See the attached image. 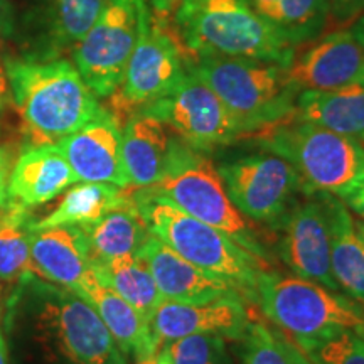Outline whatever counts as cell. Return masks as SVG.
<instances>
[{"label":"cell","mask_w":364,"mask_h":364,"mask_svg":"<svg viewBox=\"0 0 364 364\" xmlns=\"http://www.w3.org/2000/svg\"><path fill=\"white\" fill-rule=\"evenodd\" d=\"M6 70L29 145L61 142L105 110L66 59H7Z\"/></svg>","instance_id":"obj_1"},{"label":"cell","mask_w":364,"mask_h":364,"mask_svg":"<svg viewBox=\"0 0 364 364\" xmlns=\"http://www.w3.org/2000/svg\"><path fill=\"white\" fill-rule=\"evenodd\" d=\"M186 66L216 93L243 135L279 125L295 115L299 88L289 66L218 54H184Z\"/></svg>","instance_id":"obj_2"},{"label":"cell","mask_w":364,"mask_h":364,"mask_svg":"<svg viewBox=\"0 0 364 364\" xmlns=\"http://www.w3.org/2000/svg\"><path fill=\"white\" fill-rule=\"evenodd\" d=\"M132 199L150 235L209 275L228 282L243 299L257 300L258 275L270 270L265 262L166 199L140 191Z\"/></svg>","instance_id":"obj_3"},{"label":"cell","mask_w":364,"mask_h":364,"mask_svg":"<svg viewBox=\"0 0 364 364\" xmlns=\"http://www.w3.org/2000/svg\"><path fill=\"white\" fill-rule=\"evenodd\" d=\"M176 36L184 54H218L290 66L295 48L282 39L245 0H181Z\"/></svg>","instance_id":"obj_4"},{"label":"cell","mask_w":364,"mask_h":364,"mask_svg":"<svg viewBox=\"0 0 364 364\" xmlns=\"http://www.w3.org/2000/svg\"><path fill=\"white\" fill-rule=\"evenodd\" d=\"M27 307L38 339L63 364H108L118 351L88 300L65 287L26 275Z\"/></svg>","instance_id":"obj_5"},{"label":"cell","mask_w":364,"mask_h":364,"mask_svg":"<svg viewBox=\"0 0 364 364\" xmlns=\"http://www.w3.org/2000/svg\"><path fill=\"white\" fill-rule=\"evenodd\" d=\"M139 191L166 199L196 220L223 231L268 265L267 252L257 233L231 203L220 171L201 150L174 136L166 174L157 184Z\"/></svg>","instance_id":"obj_6"},{"label":"cell","mask_w":364,"mask_h":364,"mask_svg":"<svg viewBox=\"0 0 364 364\" xmlns=\"http://www.w3.org/2000/svg\"><path fill=\"white\" fill-rule=\"evenodd\" d=\"M267 152L285 159L304 186L343 199L364 172V145L324 127L289 118L258 132Z\"/></svg>","instance_id":"obj_7"},{"label":"cell","mask_w":364,"mask_h":364,"mask_svg":"<svg viewBox=\"0 0 364 364\" xmlns=\"http://www.w3.org/2000/svg\"><path fill=\"white\" fill-rule=\"evenodd\" d=\"M257 302L299 346L351 329L364 336V316L351 300L302 277L263 270L257 282Z\"/></svg>","instance_id":"obj_8"},{"label":"cell","mask_w":364,"mask_h":364,"mask_svg":"<svg viewBox=\"0 0 364 364\" xmlns=\"http://www.w3.org/2000/svg\"><path fill=\"white\" fill-rule=\"evenodd\" d=\"M145 0H107L98 19L73 49V63L97 98L120 88L139 39Z\"/></svg>","instance_id":"obj_9"},{"label":"cell","mask_w":364,"mask_h":364,"mask_svg":"<svg viewBox=\"0 0 364 364\" xmlns=\"http://www.w3.org/2000/svg\"><path fill=\"white\" fill-rule=\"evenodd\" d=\"M186 73L184 51L164 22L150 11H140L139 39L127 65L120 88L112 95L117 112H136L167 95ZM130 113V115H132Z\"/></svg>","instance_id":"obj_10"},{"label":"cell","mask_w":364,"mask_h":364,"mask_svg":"<svg viewBox=\"0 0 364 364\" xmlns=\"http://www.w3.org/2000/svg\"><path fill=\"white\" fill-rule=\"evenodd\" d=\"M140 110L159 118L177 139L201 152L233 144L243 136V130L215 91L188 66L169 93Z\"/></svg>","instance_id":"obj_11"},{"label":"cell","mask_w":364,"mask_h":364,"mask_svg":"<svg viewBox=\"0 0 364 364\" xmlns=\"http://www.w3.org/2000/svg\"><path fill=\"white\" fill-rule=\"evenodd\" d=\"M218 171L235 208L255 221H279L304 186L297 171L275 154L240 157Z\"/></svg>","instance_id":"obj_12"},{"label":"cell","mask_w":364,"mask_h":364,"mask_svg":"<svg viewBox=\"0 0 364 364\" xmlns=\"http://www.w3.org/2000/svg\"><path fill=\"white\" fill-rule=\"evenodd\" d=\"M299 91H338L364 86V48L351 31L318 36L289 66Z\"/></svg>","instance_id":"obj_13"},{"label":"cell","mask_w":364,"mask_h":364,"mask_svg":"<svg viewBox=\"0 0 364 364\" xmlns=\"http://www.w3.org/2000/svg\"><path fill=\"white\" fill-rule=\"evenodd\" d=\"M282 260L297 277L339 290L331 268V235L324 203H302L280 218Z\"/></svg>","instance_id":"obj_14"},{"label":"cell","mask_w":364,"mask_h":364,"mask_svg":"<svg viewBox=\"0 0 364 364\" xmlns=\"http://www.w3.org/2000/svg\"><path fill=\"white\" fill-rule=\"evenodd\" d=\"M250 317L240 295H230L208 302H169L162 300L150 318V329L157 348L194 334L243 339Z\"/></svg>","instance_id":"obj_15"},{"label":"cell","mask_w":364,"mask_h":364,"mask_svg":"<svg viewBox=\"0 0 364 364\" xmlns=\"http://www.w3.org/2000/svg\"><path fill=\"white\" fill-rule=\"evenodd\" d=\"M78 182H108L130 188L122 159V129L112 112L103 110L75 134L56 144Z\"/></svg>","instance_id":"obj_16"},{"label":"cell","mask_w":364,"mask_h":364,"mask_svg":"<svg viewBox=\"0 0 364 364\" xmlns=\"http://www.w3.org/2000/svg\"><path fill=\"white\" fill-rule=\"evenodd\" d=\"M139 255L152 272L164 300L194 304L240 295L228 282L193 265L154 235H149Z\"/></svg>","instance_id":"obj_17"},{"label":"cell","mask_w":364,"mask_h":364,"mask_svg":"<svg viewBox=\"0 0 364 364\" xmlns=\"http://www.w3.org/2000/svg\"><path fill=\"white\" fill-rule=\"evenodd\" d=\"M107 0H31L26 31L43 59L75 49L85 38Z\"/></svg>","instance_id":"obj_18"},{"label":"cell","mask_w":364,"mask_h":364,"mask_svg":"<svg viewBox=\"0 0 364 364\" xmlns=\"http://www.w3.org/2000/svg\"><path fill=\"white\" fill-rule=\"evenodd\" d=\"M76 181L56 144L27 145L14 164L7 184V201L34 208L46 204Z\"/></svg>","instance_id":"obj_19"},{"label":"cell","mask_w":364,"mask_h":364,"mask_svg":"<svg viewBox=\"0 0 364 364\" xmlns=\"http://www.w3.org/2000/svg\"><path fill=\"white\" fill-rule=\"evenodd\" d=\"M91 263L80 226H54L31 233V275L78 292Z\"/></svg>","instance_id":"obj_20"},{"label":"cell","mask_w":364,"mask_h":364,"mask_svg":"<svg viewBox=\"0 0 364 364\" xmlns=\"http://www.w3.org/2000/svg\"><path fill=\"white\" fill-rule=\"evenodd\" d=\"M174 136L159 118L144 110L129 117L122 129V159L132 188L157 184L169 166Z\"/></svg>","instance_id":"obj_21"},{"label":"cell","mask_w":364,"mask_h":364,"mask_svg":"<svg viewBox=\"0 0 364 364\" xmlns=\"http://www.w3.org/2000/svg\"><path fill=\"white\" fill-rule=\"evenodd\" d=\"M76 294L95 307L115 341L118 351L132 354L136 363L156 358L159 348L150 329V322L125 299L113 292L110 287L103 285L95 275L93 268Z\"/></svg>","instance_id":"obj_22"},{"label":"cell","mask_w":364,"mask_h":364,"mask_svg":"<svg viewBox=\"0 0 364 364\" xmlns=\"http://www.w3.org/2000/svg\"><path fill=\"white\" fill-rule=\"evenodd\" d=\"M321 194L329 221L332 275L343 292L364 302V248L351 213L339 198Z\"/></svg>","instance_id":"obj_23"},{"label":"cell","mask_w":364,"mask_h":364,"mask_svg":"<svg viewBox=\"0 0 364 364\" xmlns=\"http://www.w3.org/2000/svg\"><path fill=\"white\" fill-rule=\"evenodd\" d=\"M81 230L85 233L91 265L139 255L150 235L132 198Z\"/></svg>","instance_id":"obj_24"},{"label":"cell","mask_w":364,"mask_h":364,"mask_svg":"<svg viewBox=\"0 0 364 364\" xmlns=\"http://www.w3.org/2000/svg\"><path fill=\"white\" fill-rule=\"evenodd\" d=\"M295 117L364 145V86L338 91H300Z\"/></svg>","instance_id":"obj_25"},{"label":"cell","mask_w":364,"mask_h":364,"mask_svg":"<svg viewBox=\"0 0 364 364\" xmlns=\"http://www.w3.org/2000/svg\"><path fill=\"white\" fill-rule=\"evenodd\" d=\"M295 49L324 33L331 19L329 0H245Z\"/></svg>","instance_id":"obj_26"},{"label":"cell","mask_w":364,"mask_h":364,"mask_svg":"<svg viewBox=\"0 0 364 364\" xmlns=\"http://www.w3.org/2000/svg\"><path fill=\"white\" fill-rule=\"evenodd\" d=\"M129 198L124 189L108 182H80L65 193L48 216L34 220L33 231L54 226H90Z\"/></svg>","instance_id":"obj_27"},{"label":"cell","mask_w":364,"mask_h":364,"mask_svg":"<svg viewBox=\"0 0 364 364\" xmlns=\"http://www.w3.org/2000/svg\"><path fill=\"white\" fill-rule=\"evenodd\" d=\"M91 268L103 285L110 287L150 322L164 299L152 272L140 255L115 258L100 265H91Z\"/></svg>","instance_id":"obj_28"},{"label":"cell","mask_w":364,"mask_h":364,"mask_svg":"<svg viewBox=\"0 0 364 364\" xmlns=\"http://www.w3.org/2000/svg\"><path fill=\"white\" fill-rule=\"evenodd\" d=\"M34 216L29 208L7 201L0 211V280H22L31 273V233Z\"/></svg>","instance_id":"obj_29"},{"label":"cell","mask_w":364,"mask_h":364,"mask_svg":"<svg viewBox=\"0 0 364 364\" xmlns=\"http://www.w3.org/2000/svg\"><path fill=\"white\" fill-rule=\"evenodd\" d=\"M299 348L314 364H364V336L351 329Z\"/></svg>","instance_id":"obj_30"},{"label":"cell","mask_w":364,"mask_h":364,"mask_svg":"<svg viewBox=\"0 0 364 364\" xmlns=\"http://www.w3.org/2000/svg\"><path fill=\"white\" fill-rule=\"evenodd\" d=\"M225 338L194 334L166 344L171 364H228Z\"/></svg>","instance_id":"obj_31"},{"label":"cell","mask_w":364,"mask_h":364,"mask_svg":"<svg viewBox=\"0 0 364 364\" xmlns=\"http://www.w3.org/2000/svg\"><path fill=\"white\" fill-rule=\"evenodd\" d=\"M243 364H290L284 338H279L260 321H250L243 336Z\"/></svg>","instance_id":"obj_32"},{"label":"cell","mask_w":364,"mask_h":364,"mask_svg":"<svg viewBox=\"0 0 364 364\" xmlns=\"http://www.w3.org/2000/svg\"><path fill=\"white\" fill-rule=\"evenodd\" d=\"M329 7L336 24H353L364 14V0H329Z\"/></svg>","instance_id":"obj_33"},{"label":"cell","mask_w":364,"mask_h":364,"mask_svg":"<svg viewBox=\"0 0 364 364\" xmlns=\"http://www.w3.org/2000/svg\"><path fill=\"white\" fill-rule=\"evenodd\" d=\"M343 201L346 203V206L353 209L358 216H361L364 220V172L356 181V184L348 191V194L344 196Z\"/></svg>","instance_id":"obj_34"},{"label":"cell","mask_w":364,"mask_h":364,"mask_svg":"<svg viewBox=\"0 0 364 364\" xmlns=\"http://www.w3.org/2000/svg\"><path fill=\"white\" fill-rule=\"evenodd\" d=\"M11 171V156H9L7 149L0 147V211L7 203V184Z\"/></svg>","instance_id":"obj_35"},{"label":"cell","mask_w":364,"mask_h":364,"mask_svg":"<svg viewBox=\"0 0 364 364\" xmlns=\"http://www.w3.org/2000/svg\"><path fill=\"white\" fill-rule=\"evenodd\" d=\"M16 29L14 9L11 0H0V39L11 38Z\"/></svg>","instance_id":"obj_36"},{"label":"cell","mask_w":364,"mask_h":364,"mask_svg":"<svg viewBox=\"0 0 364 364\" xmlns=\"http://www.w3.org/2000/svg\"><path fill=\"white\" fill-rule=\"evenodd\" d=\"M11 86H9L6 61L0 58V112L6 110L7 105L11 103Z\"/></svg>","instance_id":"obj_37"},{"label":"cell","mask_w":364,"mask_h":364,"mask_svg":"<svg viewBox=\"0 0 364 364\" xmlns=\"http://www.w3.org/2000/svg\"><path fill=\"white\" fill-rule=\"evenodd\" d=\"M284 344H285L287 354H289L290 364H314L311 359L304 354V351L299 348L297 344L290 343V341H287V339H284Z\"/></svg>","instance_id":"obj_38"},{"label":"cell","mask_w":364,"mask_h":364,"mask_svg":"<svg viewBox=\"0 0 364 364\" xmlns=\"http://www.w3.org/2000/svg\"><path fill=\"white\" fill-rule=\"evenodd\" d=\"M181 0H147V4L150 7L154 9L157 14H169L171 11H174V9L179 6Z\"/></svg>","instance_id":"obj_39"},{"label":"cell","mask_w":364,"mask_h":364,"mask_svg":"<svg viewBox=\"0 0 364 364\" xmlns=\"http://www.w3.org/2000/svg\"><path fill=\"white\" fill-rule=\"evenodd\" d=\"M351 33L354 34V38L359 41V44L364 48V14L361 17H358L356 21L353 22V29Z\"/></svg>","instance_id":"obj_40"},{"label":"cell","mask_w":364,"mask_h":364,"mask_svg":"<svg viewBox=\"0 0 364 364\" xmlns=\"http://www.w3.org/2000/svg\"><path fill=\"white\" fill-rule=\"evenodd\" d=\"M0 364H9V349L2 332H0Z\"/></svg>","instance_id":"obj_41"},{"label":"cell","mask_w":364,"mask_h":364,"mask_svg":"<svg viewBox=\"0 0 364 364\" xmlns=\"http://www.w3.org/2000/svg\"><path fill=\"white\" fill-rule=\"evenodd\" d=\"M156 364H171V358H169V353H167L166 346H162V348L159 349V353L156 354Z\"/></svg>","instance_id":"obj_42"},{"label":"cell","mask_w":364,"mask_h":364,"mask_svg":"<svg viewBox=\"0 0 364 364\" xmlns=\"http://www.w3.org/2000/svg\"><path fill=\"white\" fill-rule=\"evenodd\" d=\"M354 228H356V233L359 236V240H361V245L364 248V220L354 221Z\"/></svg>","instance_id":"obj_43"},{"label":"cell","mask_w":364,"mask_h":364,"mask_svg":"<svg viewBox=\"0 0 364 364\" xmlns=\"http://www.w3.org/2000/svg\"><path fill=\"white\" fill-rule=\"evenodd\" d=\"M108 364H125V359H124V356H122V353H120L115 359H113V361H110Z\"/></svg>","instance_id":"obj_44"},{"label":"cell","mask_w":364,"mask_h":364,"mask_svg":"<svg viewBox=\"0 0 364 364\" xmlns=\"http://www.w3.org/2000/svg\"><path fill=\"white\" fill-rule=\"evenodd\" d=\"M136 364H156V358H150V359H145V361H139Z\"/></svg>","instance_id":"obj_45"}]
</instances>
